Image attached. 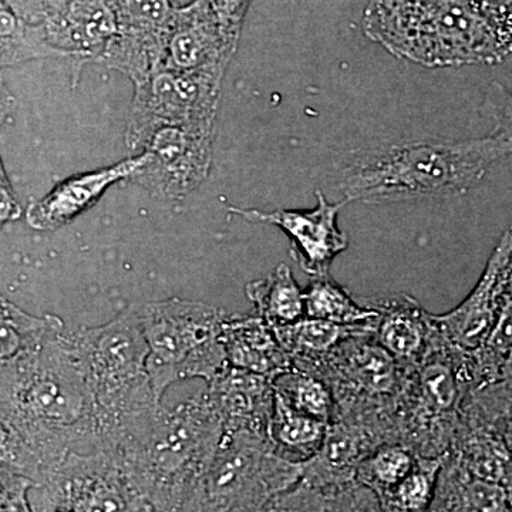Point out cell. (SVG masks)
Segmentation results:
<instances>
[{
  "label": "cell",
  "instance_id": "obj_1",
  "mask_svg": "<svg viewBox=\"0 0 512 512\" xmlns=\"http://www.w3.org/2000/svg\"><path fill=\"white\" fill-rule=\"evenodd\" d=\"M0 362V468L37 487L74 446L96 441V406L82 355L72 330H62L42 348Z\"/></svg>",
  "mask_w": 512,
  "mask_h": 512
},
{
  "label": "cell",
  "instance_id": "obj_2",
  "mask_svg": "<svg viewBox=\"0 0 512 512\" xmlns=\"http://www.w3.org/2000/svg\"><path fill=\"white\" fill-rule=\"evenodd\" d=\"M207 394L174 409L158 406L121 431L109 447L150 511H188L224 436Z\"/></svg>",
  "mask_w": 512,
  "mask_h": 512
},
{
  "label": "cell",
  "instance_id": "obj_3",
  "mask_svg": "<svg viewBox=\"0 0 512 512\" xmlns=\"http://www.w3.org/2000/svg\"><path fill=\"white\" fill-rule=\"evenodd\" d=\"M512 141L491 134L464 141L412 140L353 151L340 168L343 200L363 204L446 200L473 190Z\"/></svg>",
  "mask_w": 512,
  "mask_h": 512
},
{
  "label": "cell",
  "instance_id": "obj_4",
  "mask_svg": "<svg viewBox=\"0 0 512 512\" xmlns=\"http://www.w3.org/2000/svg\"><path fill=\"white\" fill-rule=\"evenodd\" d=\"M363 32L397 59L426 67L500 63L512 52L470 0H369Z\"/></svg>",
  "mask_w": 512,
  "mask_h": 512
},
{
  "label": "cell",
  "instance_id": "obj_5",
  "mask_svg": "<svg viewBox=\"0 0 512 512\" xmlns=\"http://www.w3.org/2000/svg\"><path fill=\"white\" fill-rule=\"evenodd\" d=\"M94 397L97 437L103 448L133 423L161 406L154 393L147 362L150 346L137 306L97 328L72 330Z\"/></svg>",
  "mask_w": 512,
  "mask_h": 512
},
{
  "label": "cell",
  "instance_id": "obj_6",
  "mask_svg": "<svg viewBox=\"0 0 512 512\" xmlns=\"http://www.w3.org/2000/svg\"><path fill=\"white\" fill-rule=\"evenodd\" d=\"M478 386L471 353L451 345L439 330L397 403V441L417 456L443 457L456 436L464 404Z\"/></svg>",
  "mask_w": 512,
  "mask_h": 512
},
{
  "label": "cell",
  "instance_id": "obj_7",
  "mask_svg": "<svg viewBox=\"0 0 512 512\" xmlns=\"http://www.w3.org/2000/svg\"><path fill=\"white\" fill-rule=\"evenodd\" d=\"M150 356L147 369L158 402L171 384L211 383L229 366L221 333L225 313L207 303L171 298L138 305Z\"/></svg>",
  "mask_w": 512,
  "mask_h": 512
},
{
  "label": "cell",
  "instance_id": "obj_8",
  "mask_svg": "<svg viewBox=\"0 0 512 512\" xmlns=\"http://www.w3.org/2000/svg\"><path fill=\"white\" fill-rule=\"evenodd\" d=\"M302 473L303 463L282 457L268 436L224 431L188 511H268Z\"/></svg>",
  "mask_w": 512,
  "mask_h": 512
},
{
  "label": "cell",
  "instance_id": "obj_9",
  "mask_svg": "<svg viewBox=\"0 0 512 512\" xmlns=\"http://www.w3.org/2000/svg\"><path fill=\"white\" fill-rule=\"evenodd\" d=\"M413 369L384 349L373 332H365L343 339L303 372L328 384L335 399V417L383 420L396 427L397 403Z\"/></svg>",
  "mask_w": 512,
  "mask_h": 512
},
{
  "label": "cell",
  "instance_id": "obj_10",
  "mask_svg": "<svg viewBox=\"0 0 512 512\" xmlns=\"http://www.w3.org/2000/svg\"><path fill=\"white\" fill-rule=\"evenodd\" d=\"M224 74V70L214 69H158L134 84L127 146L133 150L143 148L161 127L215 124Z\"/></svg>",
  "mask_w": 512,
  "mask_h": 512
},
{
  "label": "cell",
  "instance_id": "obj_11",
  "mask_svg": "<svg viewBox=\"0 0 512 512\" xmlns=\"http://www.w3.org/2000/svg\"><path fill=\"white\" fill-rule=\"evenodd\" d=\"M32 491V511H150L117 458L99 448L89 454L70 451Z\"/></svg>",
  "mask_w": 512,
  "mask_h": 512
},
{
  "label": "cell",
  "instance_id": "obj_12",
  "mask_svg": "<svg viewBox=\"0 0 512 512\" xmlns=\"http://www.w3.org/2000/svg\"><path fill=\"white\" fill-rule=\"evenodd\" d=\"M214 124L158 128L143 146L144 163L133 177L151 194L183 200L208 177Z\"/></svg>",
  "mask_w": 512,
  "mask_h": 512
},
{
  "label": "cell",
  "instance_id": "obj_13",
  "mask_svg": "<svg viewBox=\"0 0 512 512\" xmlns=\"http://www.w3.org/2000/svg\"><path fill=\"white\" fill-rule=\"evenodd\" d=\"M318 205L312 210H276L272 212L231 207L229 212L249 222L275 225L291 241V256L306 274L329 275L336 256L348 249V237L338 227V215L349 201L332 204L322 191H316Z\"/></svg>",
  "mask_w": 512,
  "mask_h": 512
},
{
  "label": "cell",
  "instance_id": "obj_14",
  "mask_svg": "<svg viewBox=\"0 0 512 512\" xmlns=\"http://www.w3.org/2000/svg\"><path fill=\"white\" fill-rule=\"evenodd\" d=\"M512 274V228L504 232L477 285L460 305L443 315H434V322L444 336L457 348L474 352L487 339L497 322Z\"/></svg>",
  "mask_w": 512,
  "mask_h": 512
},
{
  "label": "cell",
  "instance_id": "obj_15",
  "mask_svg": "<svg viewBox=\"0 0 512 512\" xmlns=\"http://www.w3.org/2000/svg\"><path fill=\"white\" fill-rule=\"evenodd\" d=\"M174 10L171 0H117L119 32L101 63L134 84L161 69L165 30Z\"/></svg>",
  "mask_w": 512,
  "mask_h": 512
},
{
  "label": "cell",
  "instance_id": "obj_16",
  "mask_svg": "<svg viewBox=\"0 0 512 512\" xmlns=\"http://www.w3.org/2000/svg\"><path fill=\"white\" fill-rule=\"evenodd\" d=\"M239 40L229 36L208 0H192L175 8L165 30L161 69L227 70Z\"/></svg>",
  "mask_w": 512,
  "mask_h": 512
},
{
  "label": "cell",
  "instance_id": "obj_17",
  "mask_svg": "<svg viewBox=\"0 0 512 512\" xmlns=\"http://www.w3.org/2000/svg\"><path fill=\"white\" fill-rule=\"evenodd\" d=\"M43 25L62 57L101 63L119 32L117 0H49Z\"/></svg>",
  "mask_w": 512,
  "mask_h": 512
},
{
  "label": "cell",
  "instance_id": "obj_18",
  "mask_svg": "<svg viewBox=\"0 0 512 512\" xmlns=\"http://www.w3.org/2000/svg\"><path fill=\"white\" fill-rule=\"evenodd\" d=\"M144 163V154L127 158L111 167L100 168L57 184L42 200L29 205L26 218L36 231H55L93 207L111 185L133 177Z\"/></svg>",
  "mask_w": 512,
  "mask_h": 512
},
{
  "label": "cell",
  "instance_id": "obj_19",
  "mask_svg": "<svg viewBox=\"0 0 512 512\" xmlns=\"http://www.w3.org/2000/svg\"><path fill=\"white\" fill-rule=\"evenodd\" d=\"M225 431L248 430L268 436L274 412L271 377L228 366L205 390Z\"/></svg>",
  "mask_w": 512,
  "mask_h": 512
},
{
  "label": "cell",
  "instance_id": "obj_20",
  "mask_svg": "<svg viewBox=\"0 0 512 512\" xmlns=\"http://www.w3.org/2000/svg\"><path fill=\"white\" fill-rule=\"evenodd\" d=\"M363 303L379 313L373 332L377 342L403 365H419L439 335L433 313L406 293L363 299Z\"/></svg>",
  "mask_w": 512,
  "mask_h": 512
},
{
  "label": "cell",
  "instance_id": "obj_21",
  "mask_svg": "<svg viewBox=\"0 0 512 512\" xmlns=\"http://www.w3.org/2000/svg\"><path fill=\"white\" fill-rule=\"evenodd\" d=\"M458 464L483 480L503 484L512 490V451L493 424L468 396L461 412L456 436L447 451Z\"/></svg>",
  "mask_w": 512,
  "mask_h": 512
},
{
  "label": "cell",
  "instance_id": "obj_22",
  "mask_svg": "<svg viewBox=\"0 0 512 512\" xmlns=\"http://www.w3.org/2000/svg\"><path fill=\"white\" fill-rule=\"evenodd\" d=\"M229 366L274 379L291 369L292 359L272 326L258 315L225 318L221 333Z\"/></svg>",
  "mask_w": 512,
  "mask_h": 512
},
{
  "label": "cell",
  "instance_id": "obj_23",
  "mask_svg": "<svg viewBox=\"0 0 512 512\" xmlns=\"http://www.w3.org/2000/svg\"><path fill=\"white\" fill-rule=\"evenodd\" d=\"M429 511L505 512L512 507L503 484L474 476L446 453Z\"/></svg>",
  "mask_w": 512,
  "mask_h": 512
},
{
  "label": "cell",
  "instance_id": "obj_24",
  "mask_svg": "<svg viewBox=\"0 0 512 512\" xmlns=\"http://www.w3.org/2000/svg\"><path fill=\"white\" fill-rule=\"evenodd\" d=\"M375 320L362 325H340L325 319L303 318L274 330L282 348L291 356L292 366L303 370L323 359L343 339L356 333L375 332Z\"/></svg>",
  "mask_w": 512,
  "mask_h": 512
},
{
  "label": "cell",
  "instance_id": "obj_25",
  "mask_svg": "<svg viewBox=\"0 0 512 512\" xmlns=\"http://www.w3.org/2000/svg\"><path fill=\"white\" fill-rule=\"evenodd\" d=\"M245 295L254 303L255 315L274 329L306 318L305 291L286 264L276 266L264 279L249 282Z\"/></svg>",
  "mask_w": 512,
  "mask_h": 512
},
{
  "label": "cell",
  "instance_id": "obj_26",
  "mask_svg": "<svg viewBox=\"0 0 512 512\" xmlns=\"http://www.w3.org/2000/svg\"><path fill=\"white\" fill-rule=\"evenodd\" d=\"M329 423L293 409L275 393L274 412L269 421V440L282 457L305 463L318 453Z\"/></svg>",
  "mask_w": 512,
  "mask_h": 512
},
{
  "label": "cell",
  "instance_id": "obj_27",
  "mask_svg": "<svg viewBox=\"0 0 512 512\" xmlns=\"http://www.w3.org/2000/svg\"><path fill=\"white\" fill-rule=\"evenodd\" d=\"M62 330L63 320L57 316L37 318L12 302L0 299V360L42 348L47 340Z\"/></svg>",
  "mask_w": 512,
  "mask_h": 512
},
{
  "label": "cell",
  "instance_id": "obj_28",
  "mask_svg": "<svg viewBox=\"0 0 512 512\" xmlns=\"http://www.w3.org/2000/svg\"><path fill=\"white\" fill-rule=\"evenodd\" d=\"M306 318L325 319L340 325H362L377 318L376 309L359 303L330 275L316 276L305 289Z\"/></svg>",
  "mask_w": 512,
  "mask_h": 512
},
{
  "label": "cell",
  "instance_id": "obj_29",
  "mask_svg": "<svg viewBox=\"0 0 512 512\" xmlns=\"http://www.w3.org/2000/svg\"><path fill=\"white\" fill-rule=\"evenodd\" d=\"M0 46L3 67L46 57H62L50 42L43 23H29L18 18L5 3L0 6Z\"/></svg>",
  "mask_w": 512,
  "mask_h": 512
},
{
  "label": "cell",
  "instance_id": "obj_30",
  "mask_svg": "<svg viewBox=\"0 0 512 512\" xmlns=\"http://www.w3.org/2000/svg\"><path fill=\"white\" fill-rule=\"evenodd\" d=\"M274 392L301 413L330 423L335 417V399L328 384L318 376L291 367L272 379Z\"/></svg>",
  "mask_w": 512,
  "mask_h": 512
},
{
  "label": "cell",
  "instance_id": "obj_31",
  "mask_svg": "<svg viewBox=\"0 0 512 512\" xmlns=\"http://www.w3.org/2000/svg\"><path fill=\"white\" fill-rule=\"evenodd\" d=\"M416 453L406 444L384 443L369 454L357 470V481L383 497L403 480L417 463Z\"/></svg>",
  "mask_w": 512,
  "mask_h": 512
},
{
  "label": "cell",
  "instance_id": "obj_32",
  "mask_svg": "<svg viewBox=\"0 0 512 512\" xmlns=\"http://www.w3.org/2000/svg\"><path fill=\"white\" fill-rule=\"evenodd\" d=\"M443 457L417 458L416 466L392 491L380 498L382 511H429L436 493Z\"/></svg>",
  "mask_w": 512,
  "mask_h": 512
},
{
  "label": "cell",
  "instance_id": "obj_33",
  "mask_svg": "<svg viewBox=\"0 0 512 512\" xmlns=\"http://www.w3.org/2000/svg\"><path fill=\"white\" fill-rule=\"evenodd\" d=\"M512 352V274L507 295L497 322L488 333L487 339L481 343L480 348L471 353L474 367H476L478 384L495 382L503 377L504 367L507 365ZM478 386V387H480Z\"/></svg>",
  "mask_w": 512,
  "mask_h": 512
},
{
  "label": "cell",
  "instance_id": "obj_34",
  "mask_svg": "<svg viewBox=\"0 0 512 512\" xmlns=\"http://www.w3.org/2000/svg\"><path fill=\"white\" fill-rule=\"evenodd\" d=\"M470 399L485 419L503 434L512 451V380L483 384L471 392Z\"/></svg>",
  "mask_w": 512,
  "mask_h": 512
},
{
  "label": "cell",
  "instance_id": "obj_35",
  "mask_svg": "<svg viewBox=\"0 0 512 512\" xmlns=\"http://www.w3.org/2000/svg\"><path fill=\"white\" fill-rule=\"evenodd\" d=\"M485 116L493 123V133L512 141V80L495 82L484 101Z\"/></svg>",
  "mask_w": 512,
  "mask_h": 512
},
{
  "label": "cell",
  "instance_id": "obj_36",
  "mask_svg": "<svg viewBox=\"0 0 512 512\" xmlns=\"http://www.w3.org/2000/svg\"><path fill=\"white\" fill-rule=\"evenodd\" d=\"M36 483L22 474L0 468V510L32 511L30 493Z\"/></svg>",
  "mask_w": 512,
  "mask_h": 512
},
{
  "label": "cell",
  "instance_id": "obj_37",
  "mask_svg": "<svg viewBox=\"0 0 512 512\" xmlns=\"http://www.w3.org/2000/svg\"><path fill=\"white\" fill-rule=\"evenodd\" d=\"M208 2L225 32L239 40L252 0H208Z\"/></svg>",
  "mask_w": 512,
  "mask_h": 512
},
{
  "label": "cell",
  "instance_id": "obj_38",
  "mask_svg": "<svg viewBox=\"0 0 512 512\" xmlns=\"http://www.w3.org/2000/svg\"><path fill=\"white\" fill-rule=\"evenodd\" d=\"M470 2L512 45V0H470Z\"/></svg>",
  "mask_w": 512,
  "mask_h": 512
},
{
  "label": "cell",
  "instance_id": "obj_39",
  "mask_svg": "<svg viewBox=\"0 0 512 512\" xmlns=\"http://www.w3.org/2000/svg\"><path fill=\"white\" fill-rule=\"evenodd\" d=\"M18 18L29 23L45 22L49 0H2Z\"/></svg>",
  "mask_w": 512,
  "mask_h": 512
},
{
  "label": "cell",
  "instance_id": "obj_40",
  "mask_svg": "<svg viewBox=\"0 0 512 512\" xmlns=\"http://www.w3.org/2000/svg\"><path fill=\"white\" fill-rule=\"evenodd\" d=\"M0 218H2L3 224L5 222L16 221L22 214V208H20L18 200H16L15 192L8 177H6L5 171L2 168V187H0Z\"/></svg>",
  "mask_w": 512,
  "mask_h": 512
},
{
  "label": "cell",
  "instance_id": "obj_41",
  "mask_svg": "<svg viewBox=\"0 0 512 512\" xmlns=\"http://www.w3.org/2000/svg\"><path fill=\"white\" fill-rule=\"evenodd\" d=\"M501 379H511L512 380V352L510 359H508L507 365L504 367L503 377Z\"/></svg>",
  "mask_w": 512,
  "mask_h": 512
},
{
  "label": "cell",
  "instance_id": "obj_42",
  "mask_svg": "<svg viewBox=\"0 0 512 512\" xmlns=\"http://www.w3.org/2000/svg\"><path fill=\"white\" fill-rule=\"evenodd\" d=\"M511 507H512V490L510 491Z\"/></svg>",
  "mask_w": 512,
  "mask_h": 512
}]
</instances>
